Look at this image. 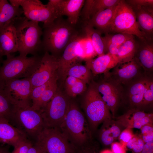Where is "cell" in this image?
Here are the masks:
<instances>
[{
  "label": "cell",
  "instance_id": "1",
  "mask_svg": "<svg viewBox=\"0 0 153 153\" xmlns=\"http://www.w3.org/2000/svg\"><path fill=\"white\" fill-rule=\"evenodd\" d=\"M81 24L79 22L76 25L72 24L61 16L43 26L42 49L58 59L59 55L81 31Z\"/></svg>",
  "mask_w": 153,
  "mask_h": 153
},
{
  "label": "cell",
  "instance_id": "2",
  "mask_svg": "<svg viewBox=\"0 0 153 153\" xmlns=\"http://www.w3.org/2000/svg\"><path fill=\"white\" fill-rule=\"evenodd\" d=\"M59 128L76 149L93 141V134L84 114L72 101H70L65 118Z\"/></svg>",
  "mask_w": 153,
  "mask_h": 153
},
{
  "label": "cell",
  "instance_id": "3",
  "mask_svg": "<svg viewBox=\"0 0 153 153\" xmlns=\"http://www.w3.org/2000/svg\"><path fill=\"white\" fill-rule=\"evenodd\" d=\"M39 23L29 20L25 16L18 17L13 20L19 55H39L38 52L42 49V31Z\"/></svg>",
  "mask_w": 153,
  "mask_h": 153
},
{
  "label": "cell",
  "instance_id": "4",
  "mask_svg": "<svg viewBox=\"0 0 153 153\" xmlns=\"http://www.w3.org/2000/svg\"><path fill=\"white\" fill-rule=\"evenodd\" d=\"M42 56L13 54L7 56L0 67V86L11 80L30 77L37 68Z\"/></svg>",
  "mask_w": 153,
  "mask_h": 153
},
{
  "label": "cell",
  "instance_id": "5",
  "mask_svg": "<svg viewBox=\"0 0 153 153\" xmlns=\"http://www.w3.org/2000/svg\"><path fill=\"white\" fill-rule=\"evenodd\" d=\"M9 122L24 133L29 140L34 141L35 143L44 127L40 111L31 107L15 106Z\"/></svg>",
  "mask_w": 153,
  "mask_h": 153
},
{
  "label": "cell",
  "instance_id": "6",
  "mask_svg": "<svg viewBox=\"0 0 153 153\" xmlns=\"http://www.w3.org/2000/svg\"><path fill=\"white\" fill-rule=\"evenodd\" d=\"M118 33L128 34L141 40H148L139 28L133 9L125 0H120L116 5L107 34Z\"/></svg>",
  "mask_w": 153,
  "mask_h": 153
},
{
  "label": "cell",
  "instance_id": "7",
  "mask_svg": "<svg viewBox=\"0 0 153 153\" xmlns=\"http://www.w3.org/2000/svg\"><path fill=\"white\" fill-rule=\"evenodd\" d=\"M83 107L92 134L100 124L107 119L112 118L95 83L90 84L84 98Z\"/></svg>",
  "mask_w": 153,
  "mask_h": 153
},
{
  "label": "cell",
  "instance_id": "8",
  "mask_svg": "<svg viewBox=\"0 0 153 153\" xmlns=\"http://www.w3.org/2000/svg\"><path fill=\"white\" fill-rule=\"evenodd\" d=\"M34 143L42 153H75L76 151L58 128L44 127Z\"/></svg>",
  "mask_w": 153,
  "mask_h": 153
},
{
  "label": "cell",
  "instance_id": "9",
  "mask_svg": "<svg viewBox=\"0 0 153 153\" xmlns=\"http://www.w3.org/2000/svg\"><path fill=\"white\" fill-rule=\"evenodd\" d=\"M152 74L144 72L128 83L122 85L123 92L121 105L127 110H141L144 92Z\"/></svg>",
  "mask_w": 153,
  "mask_h": 153
},
{
  "label": "cell",
  "instance_id": "10",
  "mask_svg": "<svg viewBox=\"0 0 153 153\" xmlns=\"http://www.w3.org/2000/svg\"><path fill=\"white\" fill-rule=\"evenodd\" d=\"M70 102L58 88L52 99L40 111L44 127L59 128L65 118Z\"/></svg>",
  "mask_w": 153,
  "mask_h": 153
},
{
  "label": "cell",
  "instance_id": "11",
  "mask_svg": "<svg viewBox=\"0 0 153 153\" xmlns=\"http://www.w3.org/2000/svg\"><path fill=\"white\" fill-rule=\"evenodd\" d=\"M12 5L21 7L24 16L29 20L43 23L46 26L58 18L54 10L39 0H10Z\"/></svg>",
  "mask_w": 153,
  "mask_h": 153
},
{
  "label": "cell",
  "instance_id": "12",
  "mask_svg": "<svg viewBox=\"0 0 153 153\" xmlns=\"http://www.w3.org/2000/svg\"><path fill=\"white\" fill-rule=\"evenodd\" d=\"M1 86L11 102L18 107H31L33 87L29 77L9 80Z\"/></svg>",
  "mask_w": 153,
  "mask_h": 153
},
{
  "label": "cell",
  "instance_id": "13",
  "mask_svg": "<svg viewBox=\"0 0 153 153\" xmlns=\"http://www.w3.org/2000/svg\"><path fill=\"white\" fill-rule=\"evenodd\" d=\"M95 84L112 118H114L118 109L121 106L123 90L122 85L104 77L101 81Z\"/></svg>",
  "mask_w": 153,
  "mask_h": 153
},
{
  "label": "cell",
  "instance_id": "14",
  "mask_svg": "<svg viewBox=\"0 0 153 153\" xmlns=\"http://www.w3.org/2000/svg\"><path fill=\"white\" fill-rule=\"evenodd\" d=\"M58 62V59L48 52H44L37 68L29 77L33 88L45 83L55 75Z\"/></svg>",
  "mask_w": 153,
  "mask_h": 153
},
{
  "label": "cell",
  "instance_id": "15",
  "mask_svg": "<svg viewBox=\"0 0 153 153\" xmlns=\"http://www.w3.org/2000/svg\"><path fill=\"white\" fill-rule=\"evenodd\" d=\"M111 71L104 73V78L123 85L144 72L143 70L133 58L131 61L119 63Z\"/></svg>",
  "mask_w": 153,
  "mask_h": 153
},
{
  "label": "cell",
  "instance_id": "16",
  "mask_svg": "<svg viewBox=\"0 0 153 153\" xmlns=\"http://www.w3.org/2000/svg\"><path fill=\"white\" fill-rule=\"evenodd\" d=\"M84 35L82 31L67 46L62 55L58 59L57 75L58 80L64 81L67 77V74L70 68L78 59L77 50Z\"/></svg>",
  "mask_w": 153,
  "mask_h": 153
},
{
  "label": "cell",
  "instance_id": "17",
  "mask_svg": "<svg viewBox=\"0 0 153 153\" xmlns=\"http://www.w3.org/2000/svg\"><path fill=\"white\" fill-rule=\"evenodd\" d=\"M114 119L125 128L140 129L144 125L153 124V113H146L137 109H131Z\"/></svg>",
  "mask_w": 153,
  "mask_h": 153
},
{
  "label": "cell",
  "instance_id": "18",
  "mask_svg": "<svg viewBox=\"0 0 153 153\" xmlns=\"http://www.w3.org/2000/svg\"><path fill=\"white\" fill-rule=\"evenodd\" d=\"M138 39L137 41V48L133 58L142 68L145 73L152 74L153 41Z\"/></svg>",
  "mask_w": 153,
  "mask_h": 153
},
{
  "label": "cell",
  "instance_id": "19",
  "mask_svg": "<svg viewBox=\"0 0 153 153\" xmlns=\"http://www.w3.org/2000/svg\"><path fill=\"white\" fill-rule=\"evenodd\" d=\"M139 29L148 40L153 41V6H131Z\"/></svg>",
  "mask_w": 153,
  "mask_h": 153
},
{
  "label": "cell",
  "instance_id": "20",
  "mask_svg": "<svg viewBox=\"0 0 153 153\" xmlns=\"http://www.w3.org/2000/svg\"><path fill=\"white\" fill-rule=\"evenodd\" d=\"M18 50V41L13 20L0 30V54L2 57L7 56Z\"/></svg>",
  "mask_w": 153,
  "mask_h": 153
},
{
  "label": "cell",
  "instance_id": "21",
  "mask_svg": "<svg viewBox=\"0 0 153 153\" xmlns=\"http://www.w3.org/2000/svg\"><path fill=\"white\" fill-rule=\"evenodd\" d=\"M28 139L25 134L7 119L0 118V142L15 147ZM29 140V139H28Z\"/></svg>",
  "mask_w": 153,
  "mask_h": 153
},
{
  "label": "cell",
  "instance_id": "22",
  "mask_svg": "<svg viewBox=\"0 0 153 153\" xmlns=\"http://www.w3.org/2000/svg\"><path fill=\"white\" fill-rule=\"evenodd\" d=\"M85 1V0H61L56 10L58 17L66 16L71 24H78Z\"/></svg>",
  "mask_w": 153,
  "mask_h": 153
},
{
  "label": "cell",
  "instance_id": "23",
  "mask_svg": "<svg viewBox=\"0 0 153 153\" xmlns=\"http://www.w3.org/2000/svg\"><path fill=\"white\" fill-rule=\"evenodd\" d=\"M102 123L98 131V137L100 142L105 146L109 145L115 142L125 128L112 118L106 119Z\"/></svg>",
  "mask_w": 153,
  "mask_h": 153
},
{
  "label": "cell",
  "instance_id": "24",
  "mask_svg": "<svg viewBox=\"0 0 153 153\" xmlns=\"http://www.w3.org/2000/svg\"><path fill=\"white\" fill-rule=\"evenodd\" d=\"M119 63L116 55L107 53L95 59L86 61V65L94 74L97 75L109 72Z\"/></svg>",
  "mask_w": 153,
  "mask_h": 153
},
{
  "label": "cell",
  "instance_id": "25",
  "mask_svg": "<svg viewBox=\"0 0 153 153\" xmlns=\"http://www.w3.org/2000/svg\"><path fill=\"white\" fill-rule=\"evenodd\" d=\"M120 0H86L82 9L80 20L88 21L95 14L100 11L116 5Z\"/></svg>",
  "mask_w": 153,
  "mask_h": 153
},
{
  "label": "cell",
  "instance_id": "26",
  "mask_svg": "<svg viewBox=\"0 0 153 153\" xmlns=\"http://www.w3.org/2000/svg\"><path fill=\"white\" fill-rule=\"evenodd\" d=\"M116 5L98 12L88 21L83 22L87 23L101 34H107L112 21Z\"/></svg>",
  "mask_w": 153,
  "mask_h": 153
},
{
  "label": "cell",
  "instance_id": "27",
  "mask_svg": "<svg viewBox=\"0 0 153 153\" xmlns=\"http://www.w3.org/2000/svg\"><path fill=\"white\" fill-rule=\"evenodd\" d=\"M23 13L21 7L13 5L7 0H0V30Z\"/></svg>",
  "mask_w": 153,
  "mask_h": 153
},
{
  "label": "cell",
  "instance_id": "28",
  "mask_svg": "<svg viewBox=\"0 0 153 153\" xmlns=\"http://www.w3.org/2000/svg\"><path fill=\"white\" fill-rule=\"evenodd\" d=\"M134 37L133 35L124 33L105 34L103 38L105 52H107L116 56L120 46L127 40Z\"/></svg>",
  "mask_w": 153,
  "mask_h": 153
},
{
  "label": "cell",
  "instance_id": "29",
  "mask_svg": "<svg viewBox=\"0 0 153 153\" xmlns=\"http://www.w3.org/2000/svg\"><path fill=\"white\" fill-rule=\"evenodd\" d=\"M81 22L82 30L91 41L97 54L100 56L105 54V45L101 34L87 23Z\"/></svg>",
  "mask_w": 153,
  "mask_h": 153
},
{
  "label": "cell",
  "instance_id": "30",
  "mask_svg": "<svg viewBox=\"0 0 153 153\" xmlns=\"http://www.w3.org/2000/svg\"><path fill=\"white\" fill-rule=\"evenodd\" d=\"M134 37L127 40L119 48L116 55L119 63L127 62L133 59L137 48V41Z\"/></svg>",
  "mask_w": 153,
  "mask_h": 153
},
{
  "label": "cell",
  "instance_id": "31",
  "mask_svg": "<svg viewBox=\"0 0 153 153\" xmlns=\"http://www.w3.org/2000/svg\"><path fill=\"white\" fill-rule=\"evenodd\" d=\"M65 80V90L69 97H74L82 94L86 90V84L78 79L68 76Z\"/></svg>",
  "mask_w": 153,
  "mask_h": 153
},
{
  "label": "cell",
  "instance_id": "32",
  "mask_svg": "<svg viewBox=\"0 0 153 153\" xmlns=\"http://www.w3.org/2000/svg\"><path fill=\"white\" fill-rule=\"evenodd\" d=\"M67 76H71L78 79L86 84L89 83L92 77V72L86 65L76 62L69 69Z\"/></svg>",
  "mask_w": 153,
  "mask_h": 153
},
{
  "label": "cell",
  "instance_id": "33",
  "mask_svg": "<svg viewBox=\"0 0 153 153\" xmlns=\"http://www.w3.org/2000/svg\"><path fill=\"white\" fill-rule=\"evenodd\" d=\"M78 58L86 61L92 59L97 54L91 41L84 33L77 50Z\"/></svg>",
  "mask_w": 153,
  "mask_h": 153
},
{
  "label": "cell",
  "instance_id": "34",
  "mask_svg": "<svg viewBox=\"0 0 153 153\" xmlns=\"http://www.w3.org/2000/svg\"><path fill=\"white\" fill-rule=\"evenodd\" d=\"M15 106L0 86V118H5L9 121Z\"/></svg>",
  "mask_w": 153,
  "mask_h": 153
},
{
  "label": "cell",
  "instance_id": "35",
  "mask_svg": "<svg viewBox=\"0 0 153 153\" xmlns=\"http://www.w3.org/2000/svg\"><path fill=\"white\" fill-rule=\"evenodd\" d=\"M57 89L56 81L43 92L36 103L32 106L31 107L37 110L40 111L42 110L54 97Z\"/></svg>",
  "mask_w": 153,
  "mask_h": 153
},
{
  "label": "cell",
  "instance_id": "36",
  "mask_svg": "<svg viewBox=\"0 0 153 153\" xmlns=\"http://www.w3.org/2000/svg\"><path fill=\"white\" fill-rule=\"evenodd\" d=\"M58 80L57 72L55 75L47 82L33 88L31 95V106L36 103L43 92L54 83L57 81Z\"/></svg>",
  "mask_w": 153,
  "mask_h": 153
},
{
  "label": "cell",
  "instance_id": "37",
  "mask_svg": "<svg viewBox=\"0 0 153 153\" xmlns=\"http://www.w3.org/2000/svg\"><path fill=\"white\" fill-rule=\"evenodd\" d=\"M153 104V76L150 79L145 91L141 104V110L152 108Z\"/></svg>",
  "mask_w": 153,
  "mask_h": 153
},
{
  "label": "cell",
  "instance_id": "38",
  "mask_svg": "<svg viewBox=\"0 0 153 153\" xmlns=\"http://www.w3.org/2000/svg\"><path fill=\"white\" fill-rule=\"evenodd\" d=\"M144 144L140 134H135L127 144L126 148L131 150L133 153H140Z\"/></svg>",
  "mask_w": 153,
  "mask_h": 153
},
{
  "label": "cell",
  "instance_id": "39",
  "mask_svg": "<svg viewBox=\"0 0 153 153\" xmlns=\"http://www.w3.org/2000/svg\"><path fill=\"white\" fill-rule=\"evenodd\" d=\"M140 129V135L144 143L153 141V124L144 125Z\"/></svg>",
  "mask_w": 153,
  "mask_h": 153
},
{
  "label": "cell",
  "instance_id": "40",
  "mask_svg": "<svg viewBox=\"0 0 153 153\" xmlns=\"http://www.w3.org/2000/svg\"><path fill=\"white\" fill-rule=\"evenodd\" d=\"M135 135L132 128H126L121 132L118 139L120 142L126 148L127 144Z\"/></svg>",
  "mask_w": 153,
  "mask_h": 153
},
{
  "label": "cell",
  "instance_id": "41",
  "mask_svg": "<svg viewBox=\"0 0 153 153\" xmlns=\"http://www.w3.org/2000/svg\"><path fill=\"white\" fill-rule=\"evenodd\" d=\"M33 144L28 139L23 141L14 147L13 150L11 153H27Z\"/></svg>",
  "mask_w": 153,
  "mask_h": 153
},
{
  "label": "cell",
  "instance_id": "42",
  "mask_svg": "<svg viewBox=\"0 0 153 153\" xmlns=\"http://www.w3.org/2000/svg\"><path fill=\"white\" fill-rule=\"evenodd\" d=\"M93 141L90 143L76 149L75 153H98L99 151L97 146Z\"/></svg>",
  "mask_w": 153,
  "mask_h": 153
},
{
  "label": "cell",
  "instance_id": "43",
  "mask_svg": "<svg viewBox=\"0 0 153 153\" xmlns=\"http://www.w3.org/2000/svg\"><path fill=\"white\" fill-rule=\"evenodd\" d=\"M126 1L131 6H153L152 0H129Z\"/></svg>",
  "mask_w": 153,
  "mask_h": 153
},
{
  "label": "cell",
  "instance_id": "44",
  "mask_svg": "<svg viewBox=\"0 0 153 153\" xmlns=\"http://www.w3.org/2000/svg\"><path fill=\"white\" fill-rule=\"evenodd\" d=\"M111 146V150L114 153H126V148L120 142H114Z\"/></svg>",
  "mask_w": 153,
  "mask_h": 153
},
{
  "label": "cell",
  "instance_id": "45",
  "mask_svg": "<svg viewBox=\"0 0 153 153\" xmlns=\"http://www.w3.org/2000/svg\"><path fill=\"white\" fill-rule=\"evenodd\" d=\"M140 153H153V141L145 143Z\"/></svg>",
  "mask_w": 153,
  "mask_h": 153
},
{
  "label": "cell",
  "instance_id": "46",
  "mask_svg": "<svg viewBox=\"0 0 153 153\" xmlns=\"http://www.w3.org/2000/svg\"><path fill=\"white\" fill-rule=\"evenodd\" d=\"M27 153H42V152L39 147L34 143L29 149Z\"/></svg>",
  "mask_w": 153,
  "mask_h": 153
},
{
  "label": "cell",
  "instance_id": "47",
  "mask_svg": "<svg viewBox=\"0 0 153 153\" xmlns=\"http://www.w3.org/2000/svg\"><path fill=\"white\" fill-rule=\"evenodd\" d=\"M98 153H114L111 150L106 149L99 151Z\"/></svg>",
  "mask_w": 153,
  "mask_h": 153
},
{
  "label": "cell",
  "instance_id": "48",
  "mask_svg": "<svg viewBox=\"0 0 153 153\" xmlns=\"http://www.w3.org/2000/svg\"><path fill=\"white\" fill-rule=\"evenodd\" d=\"M0 153H8L7 151L3 148H0Z\"/></svg>",
  "mask_w": 153,
  "mask_h": 153
},
{
  "label": "cell",
  "instance_id": "49",
  "mask_svg": "<svg viewBox=\"0 0 153 153\" xmlns=\"http://www.w3.org/2000/svg\"><path fill=\"white\" fill-rule=\"evenodd\" d=\"M2 57H2L0 54V67L1 66V64H2L3 61L2 59Z\"/></svg>",
  "mask_w": 153,
  "mask_h": 153
}]
</instances>
